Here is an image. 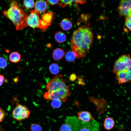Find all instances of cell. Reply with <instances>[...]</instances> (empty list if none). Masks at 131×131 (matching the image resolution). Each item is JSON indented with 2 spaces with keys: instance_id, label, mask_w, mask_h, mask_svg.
I'll return each instance as SVG.
<instances>
[{
  "instance_id": "26",
  "label": "cell",
  "mask_w": 131,
  "mask_h": 131,
  "mask_svg": "<svg viewBox=\"0 0 131 131\" xmlns=\"http://www.w3.org/2000/svg\"><path fill=\"white\" fill-rule=\"evenodd\" d=\"M8 66V63L6 60L3 57H0V68L4 69Z\"/></svg>"
},
{
  "instance_id": "4",
  "label": "cell",
  "mask_w": 131,
  "mask_h": 131,
  "mask_svg": "<svg viewBox=\"0 0 131 131\" xmlns=\"http://www.w3.org/2000/svg\"><path fill=\"white\" fill-rule=\"evenodd\" d=\"M131 66V57L129 54L123 55L115 61L113 69V72L116 74Z\"/></svg>"
},
{
  "instance_id": "23",
  "label": "cell",
  "mask_w": 131,
  "mask_h": 131,
  "mask_svg": "<svg viewBox=\"0 0 131 131\" xmlns=\"http://www.w3.org/2000/svg\"><path fill=\"white\" fill-rule=\"evenodd\" d=\"M23 4L25 7L28 9L32 8L34 7V1L32 0H25L23 1Z\"/></svg>"
},
{
  "instance_id": "3",
  "label": "cell",
  "mask_w": 131,
  "mask_h": 131,
  "mask_svg": "<svg viewBox=\"0 0 131 131\" xmlns=\"http://www.w3.org/2000/svg\"><path fill=\"white\" fill-rule=\"evenodd\" d=\"M3 13L12 22L17 30L22 29L27 26L28 13L19 8L16 1H12L9 8Z\"/></svg>"
},
{
  "instance_id": "22",
  "label": "cell",
  "mask_w": 131,
  "mask_h": 131,
  "mask_svg": "<svg viewBox=\"0 0 131 131\" xmlns=\"http://www.w3.org/2000/svg\"><path fill=\"white\" fill-rule=\"evenodd\" d=\"M76 0H59L58 3L61 7L63 8L66 6L72 4L73 3H75Z\"/></svg>"
},
{
  "instance_id": "21",
  "label": "cell",
  "mask_w": 131,
  "mask_h": 131,
  "mask_svg": "<svg viewBox=\"0 0 131 131\" xmlns=\"http://www.w3.org/2000/svg\"><path fill=\"white\" fill-rule=\"evenodd\" d=\"M66 60L69 62H74L76 58L75 53L73 51H68L66 53L65 56Z\"/></svg>"
},
{
  "instance_id": "24",
  "label": "cell",
  "mask_w": 131,
  "mask_h": 131,
  "mask_svg": "<svg viewBox=\"0 0 131 131\" xmlns=\"http://www.w3.org/2000/svg\"><path fill=\"white\" fill-rule=\"evenodd\" d=\"M42 130L41 126L38 123L32 124L30 127V131H42Z\"/></svg>"
},
{
  "instance_id": "28",
  "label": "cell",
  "mask_w": 131,
  "mask_h": 131,
  "mask_svg": "<svg viewBox=\"0 0 131 131\" xmlns=\"http://www.w3.org/2000/svg\"><path fill=\"white\" fill-rule=\"evenodd\" d=\"M6 112L5 111L0 107V123L3 121Z\"/></svg>"
},
{
  "instance_id": "5",
  "label": "cell",
  "mask_w": 131,
  "mask_h": 131,
  "mask_svg": "<svg viewBox=\"0 0 131 131\" xmlns=\"http://www.w3.org/2000/svg\"><path fill=\"white\" fill-rule=\"evenodd\" d=\"M30 113V111L25 106L16 103L12 111V116L15 120L21 121L27 118Z\"/></svg>"
},
{
  "instance_id": "27",
  "label": "cell",
  "mask_w": 131,
  "mask_h": 131,
  "mask_svg": "<svg viewBox=\"0 0 131 131\" xmlns=\"http://www.w3.org/2000/svg\"><path fill=\"white\" fill-rule=\"evenodd\" d=\"M125 25L127 28L131 31V16L126 17L125 20Z\"/></svg>"
},
{
  "instance_id": "6",
  "label": "cell",
  "mask_w": 131,
  "mask_h": 131,
  "mask_svg": "<svg viewBox=\"0 0 131 131\" xmlns=\"http://www.w3.org/2000/svg\"><path fill=\"white\" fill-rule=\"evenodd\" d=\"M81 122L76 116L67 117L64 123L60 127L59 131H75Z\"/></svg>"
},
{
  "instance_id": "31",
  "label": "cell",
  "mask_w": 131,
  "mask_h": 131,
  "mask_svg": "<svg viewBox=\"0 0 131 131\" xmlns=\"http://www.w3.org/2000/svg\"><path fill=\"white\" fill-rule=\"evenodd\" d=\"M76 78V76L74 74H72L70 75V78L71 81H73Z\"/></svg>"
},
{
  "instance_id": "19",
  "label": "cell",
  "mask_w": 131,
  "mask_h": 131,
  "mask_svg": "<svg viewBox=\"0 0 131 131\" xmlns=\"http://www.w3.org/2000/svg\"><path fill=\"white\" fill-rule=\"evenodd\" d=\"M52 16V13L51 12H48L41 16L42 20L50 25Z\"/></svg>"
},
{
  "instance_id": "29",
  "label": "cell",
  "mask_w": 131,
  "mask_h": 131,
  "mask_svg": "<svg viewBox=\"0 0 131 131\" xmlns=\"http://www.w3.org/2000/svg\"><path fill=\"white\" fill-rule=\"evenodd\" d=\"M58 0H48L45 1L47 4L50 5H54L58 3Z\"/></svg>"
},
{
  "instance_id": "25",
  "label": "cell",
  "mask_w": 131,
  "mask_h": 131,
  "mask_svg": "<svg viewBox=\"0 0 131 131\" xmlns=\"http://www.w3.org/2000/svg\"><path fill=\"white\" fill-rule=\"evenodd\" d=\"M49 25L42 19H40L38 27L44 31L47 29Z\"/></svg>"
},
{
  "instance_id": "30",
  "label": "cell",
  "mask_w": 131,
  "mask_h": 131,
  "mask_svg": "<svg viewBox=\"0 0 131 131\" xmlns=\"http://www.w3.org/2000/svg\"><path fill=\"white\" fill-rule=\"evenodd\" d=\"M4 79V77L3 75L0 74V86L3 84Z\"/></svg>"
},
{
  "instance_id": "9",
  "label": "cell",
  "mask_w": 131,
  "mask_h": 131,
  "mask_svg": "<svg viewBox=\"0 0 131 131\" xmlns=\"http://www.w3.org/2000/svg\"><path fill=\"white\" fill-rule=\"evenodd\" d=\"M116 74L115 78L119 84L131 82V66Z\"/></svg>"
},
{
  "instance_id": "14",
  "label": "cell",
  "mask_w": 131,
  "mask_h": 131,
  "mask_svg": "<svg viewBox=\"0 0 131 131\" xmlns=\"http://www.w3.org/2000/svg\"><path fill=\"white\" fill-rule=\"evenodd\" d=\"M115 125V121L111 117L106 118L104 121L103 126L105 129L108 130L112 129Z\"/></svg>"
},
{
  "instance_id": "12",
  "label": "cell",
  "mask_w": 131,
  "mask_h": 131,
  "mask_svg": "<svg viewBox=\"0 0 131 131\" xmlns=\"http://www.w3.org/2000/svg\"><path fill=\"white\" fill-rule=\"evenodd\" d=\"M47 4L45 1L42 0H38L35 4L34 10L39 14L43 13L46 9Z\"/></svg>"
},
{
  "instance_id": "17",
  "label": "cell",
  "mask_w": 131,
  "mask_h": 131,
  "mask_svg": "<svg viewBox=\"0 0 131 131\" xmlns=\"http://www.w3.org/2000/svg\"><path fill=\"white\" fill-rule=\"evenodd\" d=\"M10 61L12 63H16L19 62L21 59L20 54L17 52L11 53L9 56Z\"/></svg>"
},
{
  "instance_id": "18",
  "label": "cell",
  "mask_w": 131,
  "mask_h": 131,
  "mask_svg": "<svg viewBox=\"0 0 131 131\" xmlns=\"http://www.w3.org/2000/svg\"><path fill=\"white\" fill-rule=\"evenodd\" d=\"M49 70L50 73L53 74H57L60 71V67L56 63H53L49 66Z\"/></svg>"
},
{
  "instance_id": "10",
  "label": "cell",
  "mask_w": 131,
  "mask_h": 131,
  "mask_svg": "<svg viewBox=\"0 0 131 131\" xmlns=\"http://www.w3.org/2000/svg\"><path fill=\"white\" fill-rule=\"evenodd\" d=\"M30 12L27 20V25L33 28L38 27L40 20L39 14L33 10Z\"/></svg>"
},
{
  "instance_id": "2",
  "label": "cell",
  "mask_w": 131,
  "mask_h": 131,
  "mask_svg": "<svg viewBox=\"0 0 131 131\" xmlns=\"http://www.w3.org/2000/svg\"><path fill=\"white\" fill-rule=\"evenodd\" d=\"M46 89L47 92L45 93L43 97L49 100L57 98L65 102L71 93L70 86L66 83L61 75H57L51 78L47 85Z\"/></svg>"
},
{
  "instance_id": "8",
  "label": "cell",
  "mask_w": 131,
  "mask_h": 131,
  "mask_svg": "<svg viewBox=\"0 0 131 131\" xmlns=\"http://www.w3.org/2000/svg\"><path fill=\"white\" fill-rule=\"evenodd\" d=\"M99 123L93 120L88 122L82 121L75 131H100Z\"/></svg>"
},
{
  "instance_id": "16",
  "label": "cell",
  "mask_w": 131,
  "mask_h": 131,
  "mask_svg": "<svg viewBox=\"0 0 131 131\" xmlns=\"http://www.w3.org/2000/svg\"><path fill=\"white\" fill-rule=\"evenodd\" d=\"M66 38V34L64 32L60 31L56 32L54 35L55 40L59 43H62L65 42Z\"/></svg>"
},
{
  "instance_id": "11",
  "label": "cell",
  "mask_w": 131,
  "mask_h": 131,
  "mask_svg": "<svg viewBox=\"0 0 131 131\" xmlns=\"http://www.w3.org/2000/svg\"><path fill=\"white\" fill-rule=\"evenodd\" d=\"M77 117L80 121L85 123L94 120L91 113L87 111H81L78 112Z\"/></svg>"
},
{
  "instance_id": "13",
  "label": "cell",
  "mask_w": 131,
  "mask_h": 131,
  "mask_svg": "<svg viewBox=\"0 0 131 131\" xmlns=\"http://www.w3.org/2000/svg\"><path fill=\"white\" fill-rule=\"evenodd\" d=\"M65 54V52L63 49L60 48H57L53 50L52 56L54 60L58 61L62 59Z\"/></svg>"
},
{
  "instance_id": "7",
  "label": "cell",
  "mask_w": 131,
  "mask_h": 131,
  "mask_svg": "<svg viewBox=\"0 0 131 131\" xmlns=\"http://www.w3.org/2000/svg\"><path fill=\"white\" fill-rule=\"evenodd\" d=\"M117 11L120 16H131V0L120 1Z\"/></svg>"
},
{
  "instance_id": "20",
  "label": "cell",
  "mask_w": 131,
  "mask_h": 131,
  "mask_svg": "<svg viewBox=\"0 0 131 131\" xmlns=\"http://www.w3.org/2000/svg\"><path fill=\"white\" fill-rule=\"evenodd\" d=\"M50 103V106L54 108H59L62 106V101L57 98H55L52 99Z\"/></svg>"
},
{
  "instance_id": "32",
  "label": "cell",
  "mask_w": 131,
  "mask_h": 131,
  "mask_svg": "<svg viewBox=\"0 0 131 131\" xmlns=\"http://www.w3.org/2000/svg\"><path fill=\"white\" fill-rule=\"evenodd\" d=\"M0 131H5L3 128H2L1 126H0Z\"/></svg>"
},
{
  "instance_id": "1",
  "label": "cell",
  "mask_w": 131,
  "mask_h": 131,
  "mask_svg": "<svg viewBox=\"0 0 131 131\" xmlns=\"http://www.w3.org/2000/svg\"><path fill=\"white\" fill-rule=\"evenodd\" d=\"M93 38L91 28L87 25L80 27L74 32L70 44L77 58L85 56L92 45Z\"/></svg>"
},
{
  "instance_id": "15",
  "label": "cell",
  "mask_w": 131,
  "mask_h": 131,
  "mask_svg": "<svg viewBox=\"0 0 131 131\" xmlns=\"http://www.w3.org/2000/svg\"><path fill=\"white\" fill-rule=\"evenodd\" d=\"M60 26L62 29L65 31H67L70 29L72 26L71 21L69 19L65 18L61 21Z\"/></svg>"
}]
</instances>
